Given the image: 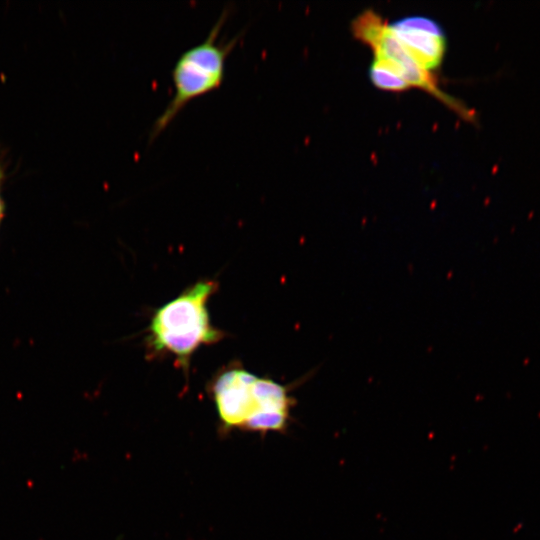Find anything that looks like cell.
Returning a JSON list of instances; mask_svg holds the SVG:
<instances>
[{"mask_svg": "<svg viewBox=\"0 0 540 540\" xmlns=\"http://www.w3.org/2000/svg\"><path fill=\"white\" fill-rule=\"evenodd\" d=\"M226 17L227 10H224L208 36L178 57L172 69L174 95L153 123L150 140L157 137L189 101L223 83L227 56L238 40L236 36L227 42L218 41Z\"/></svg>", "mask_w": 540, "mask_h": 540, "instance_id": "3", "label": "cell"}, {"mask_svg": "<svg viewBox=\"0 0 540 540\" xmlns=\"http://www.w3.org/2000/svg\"><path fill=\"white\" fill-rule=\"evenodd\" d=\"M351 27L354 37L373 50L374 61L395 72L411 87L431 94L462 118L475 121V113L438 87L431 72L422 68L412 58L389 24L378 13L371 9L363 11L352 21Z\"/></svg>", "mask_w": 540, "mask_h": 540, "instance_id": "4", "label": "cell"}, {"mask_svg": "<svg viewBox=\"0 0 540 540\" xmlns=\"http://www.w3.org/2000/svg\"><path fill=\"white\" fill-rule=\"evenodd\" d=\"M1 221V220H0Z\"/></svg>", "mask_w": 540, "mask_h": 540, "instance_id": "8", "label": "cell"}, {"mask_svg": "<svg viewBox=\"0 0 540 540\" xmlns=\"http://www.w3.org/2000/svg\"><path fill=\"white\" fill-rule=\"evenodd\" d=\"M5 178H6L5 168L2 165V162L0 161V220H1V218L3 216V213H4V210H5V203H4V200H3V197H2V187H3V184L5 182Z\"/></svg>", "mask_w": 540, "mask_h": 540, "instance_id": "7", "label": "cell"}, {"mask_svg": "<svg viewBox=\"0 0 540 540\" xmlns=\"http://www.w3.org/2000/svg\"><path fill=\"white\" fill-rule=\"evenodd\" d=\"M217 288L214 280H199L154 312L147 337L152 354L169 353L187 371L200 346L223 339L224 332L212 325L207 308Z\"/></svg>", "mask_w": 540, "mask_h": 540, "instance_id": "2", "label": "cell"}, {"mask_svg": "<svg viewBox=\"0 0 540 540\" xmlns=\"http://www.w3.org/2000/svg\"><path fill=\"white\" fill-rule=\"evenodd\" d=\"M209 393L227 430L285 431L295 402L287 385L240 366L220 371L210 383Z\"/></svg>", "mask_w": 540, "mask_h": 540, "instance_id": "1", "label": "cell"}, {"mask_svg": "<svg viewBox=\"0 0 540 540\" xmlns=\"http://www.w3.org/2000/svg\"><path fill=\"white\" fill-rule=\"evenodd\" d=\"M389 26L422 68L430 72L440 66L446 40L438 23L424 16H409Z\"/></svg>", "mask_w": 540, "mask_h": 540, "instance_id": "5", "label": "cell"}, {"mask_svg": "<svg viewBox=\"0 0 540 540\" xmlns=\"http://www.w3.org/2000/svg\"><path fill=\"white\" fill-rule=\"evenodd\" d=\"M369 77L377 88L383 90L401 92L411 88L402 77L376 61L370 66Z\"/></svg>", "mask_w": 540, "mask_h": 540, "instance_id": "6", "label": "cell"}]
</instances>
